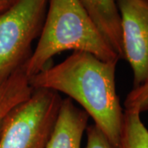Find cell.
<instances>
[{"label": "cell", "mask_w": 148, "mask_h": 148, "mask_svg": "<svg viewBox=\"0 0 148 148\" xmlns=\"http://www.w3.org/2000/svg\"><path fill=\"white\" fill-rule=\"evenodd\" d=\"M65 50L90 53L104 61L120 58L107 42L80 0H49L40 39L24 65L31 78Z\"/></svg>", "instance_id": "2"}, {"label": "cell", "mask_w": 148, "mask_h": 148, "mask_svg": "<svg viewBox=\"0 0 148 148\" xmlns=\"http://www.w3.org/2000/svg\"><path fill=\"white\" fill-rule=\"evenodd\" d=\"M115 2L121 20L124 59L132 68L133 88H137L148 81V1Z\"/></svg>", "instance_id": "5"}, {"label": "cell", "mask_w": 148, "mask_h": 148, "mask_svg": "<svg viewBox=\"0 0 148 148\" xmlns=\"http://www.w3.org/2000/svg\"><path fill=\"white\" fill-rule=\"evenodd\" d=\"M49 0H20L0 15V86L23 67L40 36Z\"/></svg>", "instance_id": "3"}, {"label": "cell", "mask_w": 148, "mask_h": 148, "mask_svg": "<svg viewBox=\"0 0 148 148\" xmlns=\"http://www.w3.org/2000/svg\"><path fill=\"white\" fill-rule=\"evenodd\" d=\"M116 61H104L86 52H74L60 64L30 78L33 90L62 92L77 101L114 148H119L123 112L116 92Z\"/></svg>", "instance_id": "1"}, {"label": "cell", "mask_w": 148, "mask_h": 148, "mask_svg": "<svg viewBox=\"0 0 148 148\" xmlns=\"http://www.w3.org/2000/svg\"><path fill=\"white\" fill-rule=\"evenodd\" d=\"M87 143L85 148H114L98 127L90 125L86 127Z\"/></svg>", "instance_id": "11"}, {"label": "cell", "mask_w": 148, "mask_h": 148, "mask_svg": "<svg viewBox=\"0 0 148 148\" xmlns=\"http://www.w3.org/2000/svg\"><path fill=\"white\" fill-rule=\"evenodd\" d=\"M125 110L137 112L141 114L148 110V81L137 88H133L124 101Z\"/></svg>", "instance_id": "10"}, {"label": "cell", "mask_w": 148, "mask_h": 148, "mask_svg": "<svg viewBox=\"0 0 148 148\" xmlns=\"http://www.w3.org/2000/svg\"><path fill=\"white\" fill-rule=\"evenodd\" d=\"M80 2L119 58H124L121 20L115 0H80Z\"/></svg>", "instance_id": "7"}, {"label": "cell", "mask_w": 148, "mask_h": 148, "mask_svg": "<svg viewBox=\"0 0 148 148\" xmlns=\"http://www.w3.org/2000/svg\"><path fill=\"white\" fill-rule=\"evenodd\" d=\"M20 0H0V15L9 10Z\"/></svg>", "instance_id": "12"}, {"label": "cell", "mask_w": 148, "mask_h": 148, "mask_svg": "<svg viewBox=\"0 0 148 148\" xmlns=\"http://www.w3.org/2000/svg\"><path fill=\"white\" fill-rule=\"evenodd\" d=\"M62 99L50 90H33L32 95L6 117L0 148H45L53 132Z\"/></svg>", "instance_id": "4"}, {"label": "cell", "mask_w": 148, "mask_h": 148, "mask_svg": "<svg viewBox=\"0 0 148 148\" xmlns=\"http://www.w3.org/2000/svg\"><path fill=\"white\" fill-rule=\"evenodd\" d=\"M29 81L23 66L0 86V134L8 114L31 97L33 89Z\"/></svg>", "instance_id": "8"}, {"label": "cell", "mask_w": 148, "mask_h": 148, "mask_svg": "<svg viewBox=\"0 0 148 148\" xmlns=\"http://www.w3.org/2000/svg\"><path fill=\"white\" fill-rule=\"evenodd\" d=\"M88 119L87 113L74 106L71 99L63 100L45 148H81Z\"/></svg>", "instance_id": "6"}, {"label": "cell", "mask_w": 148, "mask_h": 148, "mask_svg": "<svg viewBox=\"0 0 148 148\" xmlns=\"http://www.w3.org/2000/svg\"><path fill=\"white\" fill-rule=\"evenodd\" d=\"M119 148H148V129L137 112H123Z\"/></svg>", "instance_id": "9"}, {"label": "cell", "mask_w": 148, "mask_h": 148, "mask_svg": "<svg viewBox=\"0 0 148 148\" xmlns=\"http://www.w3.org/2000/svg\"><path fill=\"white\" fill-rule=\"evenodd\" d=\"M147 1H148V0H147Z\"/></svg>", "instance_id": "13"}]
</instances>
